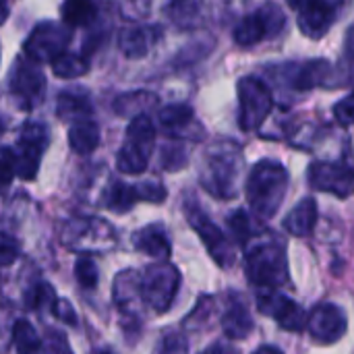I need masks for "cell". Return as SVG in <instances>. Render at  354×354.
<instances>
[{"label": "cell", "instance_id": "1", "mask_svg": "<svg viewBox=\"0 0 354 354\" xmlns=\"http://www.w3.org/2000/svg\"><path fill=\"white\" fill-rule=\"evenodd\" d=\"M288 191V172L276 160H261L249 172L245 195L259 220H272L284 203Z\"/></svg>", "mask_w": 354, "mask_h": 354}, {"label": "cell", "instance_id": "2", "mask_svg": "<svg viewBox=\"0 0 354 354\" xmlns=\"http://www.w3.org/2000/svg\"><path fill=\"white\" fill-rule=\"evenodd\" d=\"M247 278L257 288H280L288 282V259L276 241H261L247 251Z\"/></svg>", "mask_w": 354, "mask_h": 354}, {"label": "cell", "instance_id": "3", "mask_svg": "<svg viewBox=\"0 0 354 354\" xmlns=\"http://www.w3.org/2000/svg\"><path fill=\"white\" fill-rule=\"evenodd\" d=\"M241 170V158L232 145H214L207 153L201 185L218 199H232L236 195V180Z\"/></svg>", "mask_w": 354, "mask_h": 354}, {"label": "cell", "instance_id": "4", "mask_svg": "<svg viewBox=\"0 0 354 354\" xmlns=\"http://www.w3.org/2000/svg\"><path fill=\"white\" fill-rule=\"evenodd\" d=\"M62 243L81 253L108 251L116 245L114 228L100 218H75L62 230Z\"/></svg>", "mask_w": 354, "mask_h": 354}, {"label": "cell", "instance_id": "5", "mask_svg": "<svg viewBox=\"0 0 354 354\" xmlns=\"http://www.w3.org/2000/svg\"><path fill=\"white\" fill-rule=\"evenodd\" d=\"M180 288V272L170 263H158L141 276V299L156 313H166Z\"/></svg>", "mask_w": 354, "mask_h": 354}, {"label": "cell", "instance_id": "6", "mask_svg": "<svg viewBox=\"0 0 354 354\" xmlns=\"http://www.w3.org/2000/svg\"><path fill=\"white\" fill-rule=\"evenodd\" d=\"M239 102H241V112H239L241 129L255 131L270 116L274 106V95L272 89L259 77L249 75L239 81Z\"/></svg>", "mask_w": 354, "mask_h": 354}, {"label": "cell", "instance_id": "7", "mask_svg": "<svg viewBox=\"0 0 354 354\" xmlns=\"http://www.w3.org/2000/svg\"><path fill=\"white\" fill-rule=\"evenodd\" d=\"M185 216H187L191 228L199 234L205 249L209 251L212 259L220 268H230L234 263V249L228 243V239L224 236V232L212 222V218L207 214H203L197 207V203H187L185 205Z\"/></svg>", "mask_w": 354, "mask_h": 354}, {"label": "cell", "instance_id": "8", "mask_svg": "<svg viewBox=\"0 0 354 354\" xmlns=\"http://www.w3.org/2000/svg\"><path fill=\"white\" fill-rule=\"evenodd\" d=\"M71 44V29L54 23V21H44L39 23L29 37L25 39V54L27 58L35 60V62H52L56 56H60L66 46Z\"/></svg>", "mask_w": 354, "mask_h": 354}, {"label": "cell", "instance_id": "9", "mask_svg": "<svg viewBox=\"0 0 354 354\" xmlns=\"http://www.w3.org/2000/svg\"><path fill=\"white\" fill-rule=\"evenodd\" d=\"M48 127L41 122H25L19 133V143L15 149L17 156V176L31 180L37 174L41 153L48 147Z\"/></svg>", "mask_w": 354, "mask_h": 354}, {"label": "cell", "instance_id": "10", "mask_svg": "<svg viewBox=\"0 0 354 354\" xmlns=\"http://www.w3.org/2000/svg\"><path fill=\"white\" fill-rule=\"evenodd\" d=\"M311 189L348 199L354 195V168L344 162H313L307 170Z\"/></svg>", "mask_w": 354, "mask_h": 354}, {"label": "cell", "instance_id": "11", "mask_svg": "<svg viewBox=\"0 0 354 354\" xmlns=\"http://www.w3.org/2000/svg\"><path fill=\"white\" fill-rule=\"evenodd\" d=\"M257 311L261 315L274 317L282 330L288 332H303L307 328V315L301 305L276 288H259L257 295Z\"/></svg>", "mask_w": 354, "mask_h": 354}, {"label": "cell", "instance_id": "12", "mask_svg": "<svg viewBox=\"0 0 354 354\" xmlns=\"http://www.w3.org/2000/svg\"><path fill=\"white\" fill-rule=\"evenodd\" d=\"M44 89H46V79H44V73L37 68L35 60L21 58L17 66L12 68V77H10L12 100L19 104V108L31 110L44 97Z\"/></svg>", "mask_w": 354, "mask_h": 354}, {"label": "cell", "instance_id": "13", "mask_svg": "<svg viewBox=\"0 0 354 354\" xmlns=\"http://www.w3.org/2000/svg\"><path fill=\"white\" fill-rule=\"evenodd\" d=\"M286 2L297 10L299 29L311 39H319L330 31L338 10L334 0H286Z\"/></svg>", "mask_w": 354, "mask_h": 354}, {"label": "cell", "instance_id": "14", "mask_svg": "<svg viewBox=\"0 0 354 354\" xmlns=\"http://www.w3.org/2000/svg\"><path fill=\"white\" fill-rule=\"evenodd\" d=\"M348 330L346 313L332 303L317 305L307 317V332L317 344H334L342 340Z\"/></svg>", "mask_w": 354, "mask_h": 354}, {"label": "cell", "instance_id": "15", "mask_svg": "<svg viewBox=\"0 0 354 354\" xmlns=\"http://www.w3.org/2000/svg\"><path fill=\"white\" fill-rule=\"evenodd\" d=\"M222 332L228 340H247L253 332L251 313L239 297H232L226 307L222 317Z\"/></svg>", "mask_w": 354, "mask_h": 354}, {"label": "cell", "instance_id": "16", "mask_svg": "<svg viewBox=\"0 0 354 354\" xmlns=\"http://www.w3.org/2000/svg\"><path fill=\"white\" fill-rule=\"evenodd\" d=\"M317 224V201L307 197L299 201L284 218V230L292 236H307Z\"/></svg>", "mask_w": 354, "mask_h": 354}, {"label": "cell", "instance_id": "17", "mask_svg": "<svg viewBox=\"0 0 354 354\" xmlns=\"http://www.w3.org/2000/svg\"><path fill=\"white\" fill-rule=\"evenodd\" d=\"M153 145L135 141L127 137V143L120 147L118 158H116V166L120 172L124 174H141L145 172L147 164H149V156H151Z\"/></svg>", "mask_w": 354, "mask_h": 354}, {"label": "cell", "instance_id": "18", "mask_svg": "<svg viewBox=\"0 0 354 354\" xmlns=\"http://www.w3.org/2000/svg\"><path fill=\"white\" fill-rule=\"evenodd\" d=\"M133 243H135V249H139L141 253H145L149 257H158V259H166L172 251L168 234L160 224H151V226L141 228L135 234Z\"/></svg>", "mask_w": 354, "mask_h": 354}, {"label": "cell", "instance_id": "19", "mask_svg": "<svg viewBox=\"0 0 354 354\" xmlns=\"http://www.w3.org/2000/svg\"><path fill=\"white\" fill-rule=\"evenodd\" d=\"M114 301L120 307V311L124 313H135L133 305L143 301L141 299V276H137L133 270H124L122 274H118V278L114 280Z\"/></svg>", "mask_w": 354, "mask_h": 354}, {"label": "cell", "instance_id": "20", "mask_svg": "<svg viewBox=\"0 0 354 354\" xmlns=\"http://www.w3.org/2000/svg\"><path fill=\"white\" fill-rule=\"evenodd\" d=\"M151 41H153L151 29H145V27H139V25L124 27L120 31V35H118V48L129 58H143L149 52Z\"/></svg>", "mask_w": 354, "mask_h": 354}, {"label": "cell", "instance_id": "21", "mask_svg": "<svg viewBox=\"0 0 354 354\" xmlns=\"http://www.w3.org/2000/svg\"><path fill=\"white\" fill-rule=\"evenodd\" d=\"M68 145L73 151L85 156L91 153L97 145H100V127L97 122L83 118L73 122V127L68 129Z\"/></svg>", "mask_w": 354, "mask_h": 354}, {"label": "cell", "instance_id": "22", "mask_svg": "<svg viewBox=\"0 0 354 354\" xmlns=\"http://www.w3.org/2000/svg\"><path fill=\"white\" fill-rule=\"evenodd\" d=\"M160 124L170 135H185L195 124V112L189 104H172L160 110Z\"/></svg>", "mask_w": 354, "mask_h": 354}, {"label": "cell", "instance_id": "23", "mask_svg": "<svg viewBox=\"0 0 354 354\" xmlns=\"http://www.w3.org/2000/svg\"><path fill=\"white\" fill-rule=\"evenodd\" d=\"M330 75H332V64L328 60H311V62H305L295 73L292 85L299 91L313 89V87H319V85H326Z\"/></svg>", "mask_w": 354, "mask_h": 354}, {"label": "cell", "instance_id": "24", "mask_svg": "<svg viewBox=\"0 0 354 354\" xmlns=\"http://www.w3.org/2000/svg\"><path fill=\"white\" fill-rule=\"evenodd\" d=\"M91 112H93V108H91V102L87 95H83V93H60L58 95L56 114L62 120L77 122V120L89 118Z\"/></svg>", "mask_w": 354, "mask_h": 354}, {"label": "cell", "instance_id": "25", "mask_svg": "<svg viewBox=\"0 0 354 354\" xmlns=\"http://www.w3.org/2000/svg\"><path fill=\"white\" fill-rule=\"evenodd\" d=\"M266 35H270V31H268V25H266V21H263V17H261L259 10L247 15V17L234 27V41H236L239 46H245V48H247V46L259 44Z\"/></svg>", "mask_w": 354, "mask_h": 354}, {"label": "cell", "instance_id": "26", "mask_svg": "<svg viewBox=\"0 0 354 354\" xmlns=\"http://www.w3.org/2000/svg\"><path fill=\"white\" fill-rule=\"evenodd\" d=\"M139 199V191L137 185H124V183H114L110 185V189L106 191L104 203L108 209L116 212V214H124L129 212Z\"/></svg>", "mask_w": 354, "mask_h": 354}, {"label": "cell", "instance_id": "27", "mask_svg": "<svg viewBox=\"0 0 354 354\" xmlns=\"http://www.w3.org/2000/svg\"><path fill=\"white\" fill-rule=\"evenodd\" d=\"M95 2L93 0H64L60 15L68 27H79V25H89L95 19Z\"/></svg>", "mask_w": 354, "mask_h": 354}, {"label": "cell", "instance_id": "28", "mask_svg": "<svg viewBox=\"0 0 354 354\" xmlns=\"http://www.w3.org/2000/svg\"><path fill=\"white\" fill-rule=\"evenodd\" d=\"M158 104V95L149 93V91H133V93H124L114 102V112L118 116H137L143 114L145 108H151Z\"/></svg>", "mask_w": 354, "mask_h": 354}, {"label": "cell", "instance_id": "29", "mask_svg": "<svg viewBox=\"0 0 354 354\" xmlns=\"http://www.w3.org/2000/svg\"><path fill=\"white\" fill-rule=\"evenodd\" d=\"M52 71L60 79H75V77H81L89 71V62H87V58H83L79 54L62 52L60 56H56L52 60Z\"/></svg>", "mask_w": 354, "mask_h": 354}, {"label": "cell", "instance_id": "30", "mask_svg": "<svg viewBox=\"0 0 354 354\" xmlns=\"http://www.w3.org/2000/svg\"><path fill=\"white\" fill-rule=\"evenodd\" d=\"M12 340H15V348L19 353H35L41 348V340L37 336V332L33 330V326L25 319L15 322L12 328Z\"/></svg>", "mask_w": 354, "mask_h": 354}, {"label": "cell", "instance_id": "31", "mask_svg": "<svg viewBox=\"0 0 354 354\" xmlns=\"http://www.w3.org/2000/svg\"><path fill=\"white\" fill-rule=\"evenodd\" d=\"M214 313H216V301L212 297H201L199 303L195 305L193 313L185 319V326L191 330H201L209 324Z\"/></svg>", "mask_w": 354, "mask_h": 354}, {"label": "cell", "instance_id": "32", "mask_svg": "<svg viewBox=\"0 0 354 354\" xmlns=\"http://www.w3.org/2000/svg\"><path fill=\"white\" fill-rule=\"evenodd\" d=\"M56 301L54 290L50 284H35L25 295V307L27 309H39V307H52Z\"/></svg>", "mask_w": 354, "mask_h": 354}, {"label": "cell", "instance_id": "33", "mask_svg": "<svg viewBox=\"0 0 354 354\" xmlns=\"http://www.w3.org/2000/svg\"><path fill=\"white\" fill-rule=\"evenodd\" d=\"M75 278H77V282L83 288L93 290L97 286V280H100V274H97L95 263L89 257H79L77 263H75Z\"/></svg>", "mask_w": 354, "mask_h": 354}, {"label": "cell", "instance_id": "34", "mask_svg": "<svg viewBox=\"0 0 354 354\" xmlns=\"http://www.w3.org/2000/svg\"><path fill=\"white\" fill-rule=\"evenodd\" d=\"M259 12H261V17H263L266 25H268L270 35H278V33H282L284 23H286V17H284L282 8H280L278 4L268 2V4H263V6L259 8Z\"/></svg>", "mask_w": 354, "mask_h": 354}, {"label": "cell", "instance_id": "35", "mask_svg": "<svg viewBox=\"0 0 354 354\" xmlns=\"http://www.w3.org/2000/svg\"><path fill=\"white\" fill-rule=\"evenodd\" d=\"M19 255H21L19 241L12 239L10 234L0 232V268H6V266L15 263Z\"/></svg>", "mask_w": 354, "mask_h": 354}, {"label": "cell", "instance_id": "36", "mask_svg": "<svg viewBox=\"0 0 354 354\" xmlns=\"http://www.w3.org/2000/svg\"><path fill=\"white\" fill-rule=\"evenodd\" d=\"M187 164V151L180 145H166L162 149V166L166 170H180Z\"/></svg>", "mask_w": 354, "mask_h": 354}, {"label": "cell", "instance_id": "37", "mask_svg": "<svg viewBox=\"0 0 354 354\" xmlns=\"http://www.w3.org/2000/svg\"><path fill=\"white\" fill-rule=\"evenodd\" d=\"M17 174V156L10 147H0V185H8Z\"/></svg>", "mask_w": 354, "mask_h": 354}, {"label": "cell", "instance_id": "38", "mask_svg": "<svg viewBox=\"0 0 354 354\" xmlns=\"http://www.w3.org/2000/svg\"><path fill=\"white\" fill-rule=\"evenodd\" d=\"M228 226L232 228V232H234V236H236V241H239L241 245H245V243L249 241L251 222H249V218H247V214H245L243 209L234 212V214L228 218Z\"/></svg>", "mask_w": 354, "mask_h": 354}, {"label": "cell", "instance_id": "39", "mask_svg": "<svg viewBox=\"0 0 354 354\" xmlns=\"http://www.w3.org/2000/svg\"><path fill=\"white\" fill-rule=\"evenodd\" d=\"M137 191H139V199L141 201H149V203H162L166 199V195H168L164 185L153 183V180L137 185Z\"/></svg>", "mask_w": 354, "mask_h": 354}, {"label": "cell", "instance_id": "40", "mask_svg": "<svg viewBox=\"0 0 354 354\" xmlns=\"http://www.w3.org/2000/svg\"><path fill=\"white\" fill-rule=\"evenodd\" d=\"M334 116L338 118V122L342 124H354V93L346 95L344 100H340L334 108Z\"/></svg>", "mask_w": 354, "mask_h": 354}, {"label": "cell", "instance_id": "41", "mask_svg": "<svg viewBox=\"0 0 354 354\" xmlns=\"http://www.w3.org/2000/svg\"><path fill=\"white\" fill-rule=\"evenodd\" d=\"M50 311H52V315L58 317L60 322H66V324H71V326L77 324V315H75V311H73V307H71L68 301H58V299H56L54 305L50 307Z\"/></svg>", "mask_w": 354, "mask_h": 354}, {"label": "cell", "instance_id": "42", "mask_svg": "<svg viewBox=\"0 0 354 354\" xmlns=\"http://www.w3.org/2000/svg\"><path fill=\"white\" fill-rule=\"evenodd\" d=\"M162 351L164 353H187L189 344L183 336H168V338H164Z\"/></svg>", "mask_w": 354, "mask_h": 354}, {"label": "cell", "instance_id": "43", "mask_svg": "<svg viewBox=\"0 0 354 354\" xmlns=\"http://www.w3.org/2000/svg\"><path fill=\"white\" fill-rule=\"evenodd\" d=\"M344 58L354 68V25L346 31V37H344Z\"/></svg>", "mask_w": 354, "mask_h": 354}, {"label": "cell", "instance_id": "44", "mask_svg": "<svg viewBox=\"0 0 354 354\" xmlns=\"http://www.w3.org/2000/svg\"><path fill=\"white\" fill-rule=\"evenodd\" d=\"M6 17H8V6H6L4 0H0V23H4Z\"/></svg>", "mask_w": 354, "mask_h": 354}, {"label": "cell", "instance_id": "45", "mask_svg": "<svg viewBox=\"0 0 354 354\" xmlns=\"http://www.w3.org/2000/svg\"><path fill=\"white\" fill-rule=\"evenodd\" d=\"M257 353H276V354H280V348H276V346H259V348H257Z\"/></svg>", "mask_w": 354, "mask_h": 354}, {"label": "cell", "instance_id": "46", "mask_svg": "<svg viewBox=\"0 0 354 354\" xmlns=\"http://www.w3.org/2000/svg\"><path fill=\"white\" fill-rule=\"evenodd\" d=\"M2 131H4V124H2V120H0V135H2Z\"/></svg>", "mask_w": 354, "mask_h": 354}]
</instances>
